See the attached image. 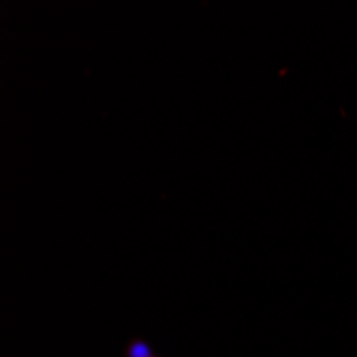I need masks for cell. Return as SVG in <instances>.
I'll return each instance as SVG.
<instances>
[{"label":"cell","instance_id":"cell-1","mask_svg":"<svg viewBox=\"0 0 357 357\" xmlns=\"http://www.w3.org/2000/svg\"><path fill=\"white\" fill-rule=\"evenodd\" d=\"M146 357H154V355H152V353H150V355H146Z\"/></svg>","mask_w":357,"mask_h":357}]
</instances>
